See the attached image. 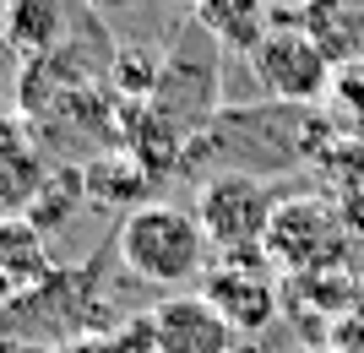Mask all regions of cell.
I'll return each mask as SVG.
<instances>
[{
    "mask_svg": "<svg viewBox=\"0 0 364 353\" xmlns=\"http://www.w3.org/2000/svg\"><path fill=\"white\" fill-rule=\"evenodd\" d=\"M65 33V0H0V44L22 60H49Z\"/></svg>",
    "mask_w": 364,
    "mask_h": 353,
    "instance_id": "52a82bcc",
    "label": "cell"
},
{
    "mask_svg": "<svg viewBox=\"0 0 364 353\" xmlns=\"http://www.w3.org/2000/svg\"><path fill=\"white\" fill-rule=\"evenodd\" d=\"M0 120H6V114H0Z\"/></svg>",
    "mask_w": 364,
    "mask_h": 353,
    "instance_id": "603a6c76",
    "label": "cell"
},
{
    "mask_svg": "<svg viewBox=\"0 0 364 353\" xmlns=\"http://www.w3.org/2000/svg\"><path fill=\"white\" fill-rule=\"evenodd\" d=\"M299 28L321 44L332 65H359L364 60V0H304Z\"/></svg>",
    "mask_w": 364,
    "mask_h": 353,
    "instance_id": "ba28073f",
    "label": "cell"
},
{
    "mask_svg": "<svg viewBox=\"0 0 364 353\" xmlns=\"http://www.w3.org/2000/svg\"><path fill=\"white\" fill-rule=\"evenodd\" d=\"M0 217H6V207H0Z\"/></svg>",
    "mask_w": 364,
    "mask_h": 353,
    "instance_id": "7402d4cb",
    "label": "cell"
},
{
    "mask_svg": "<svg viewBox=\"0 0 364 353\" xmlns=\"http://www.w3.org/2000/svg\"><path fill=\"white\" fill-rule=\"evenodd\" d=\"M120 261L136 277L158 283V288H185L191 277H201L207 266V234H201L191 207L174 201H141L120 217Z\"/></svg>",
    "mask_w": 364,
    "mask_h": 353,
    "instance_id": "6da1fadb",
    "label": "cell"
},
{
    "mask_svg": "<svg viewBox=\"0 0 364 353\" xmlns=\"http://www.w3.org/2000/svg\"><path fill=\"white\" fill-rule=\"evenodd\" d=\"M120 141H125V153L136 158L141 169H147V180H164L174 163L185 158V141H180V125L164 120L152 104L131 109V120L120 125Z\"/></svg>",
    "mask_w": 364,
    "mask_h": 353,
    "instance_id": "30bf717a",
    "label": "cell"
},
{
    "mask_svg": "<svg viewBox=\"0 0 364 353\" xmlns=\"http://www.w3.org/2000/svg\"><path fill=\"white\" fill-rule=\"evenodd\" d=\"M245 60H250V77L283 104H310L337 82V65L321 55V44L304 28H272Z\"/></svg>",
    "mask_w": 364,
    "mask_h": 353,
    "instance_id": "3957f363",
    "label": "cell"
},
{
    "mask_svg": "<svg viewBox=\"0 0 364 353\" xmlns=\"http://www.w3.org/2000/svg\"><path fill=\"white\" fill-rule=\"evenodd\" d=\"M196 223L207 234V245L223 250V256H240V250H261L267 245V229L277 217L272 185L250 169H223L213 180H201L196 190Z\"/></svg>",
    "mask_w": 364,
    "mask_h": 353,
    "instance_id": "7a4b0ae2",
    "label": "cell"
},
{
    "mask_svg": "<svg viewBox=\"0 0 364 353\" xmlns=\"http://www.w3.org/2000/svg\"><path fill=\"white\" fill-rule=\"evenodd\" d=\"M87 11H98V16H120V11H131L136 0H82Z\"/></svg>",
    "mask_w": 364,
    "mask_h": 353,
    "instance_id": "e0dca14e",
    "label": "cell"
},
{
    "mask_svg": "<svg viewBox=\"0 0 364 353\" xmlns=\"http://www.w3.org/2000/svg\"><path fill=\"white\" fill-rule=\"evenodd\" d=\"M60 353H114V342L109 337H76V342H65Z\"/></svg>",
    "mask_w": 364,
    "mask_h": 353,
    "instance_id": "2e32d148",
    "label": "cell"
},
{
    "mask_svg": "<svg viewBox=\"0 0 364 353\" xmlns=\"http://www.w3.org/2000/svg\"><path fill=\"white\" fill-rule=\"evenodd\" d=\"M44 158L33 147L22 120H0V207H22L28 212L38 190H44Z\"/></svg>",
    "mask_w": 364,
    "mask_h": 353,
    "instance_id": "9c48e42d",
    "label": "cell"
},
{
    "mask_svg": "<svg viewBox=\"0 0 364 353\" xmlns=\"http://www.w3.org/2000/svg\"><path fill=\"white\" fill-rule=\"evenodd\" d=\"M240 353H256V348H250V342H240Z\"/></svg>",
    "mask_w": 364,
    "mask_h": 353,
    "instance_id": "d6986e66",
    "label": "cell"
},
{
    "mask_svg": "<svg viewBox=\"0 0 364 353\" xmlns=\"http://www.w3.org/2000/svg\"><path fill=\"white\" fill-rule=\"evenodd\" d=\"M174 6H196V0H174Z\"/></svg>",
    "mask_w": 364,
    "mask_h": 353,
    "instance_id": "ffe728a7",
    "label": "cell"
},
{
    "mask_svg": "<svg viewBox=\"0 0 364 353\" xmlns=\"http://www.w3.org/2000/svg\"><path fill=\"white\" fill-rule=\"evenodd\" d=\"M267 250H240V256H223V266L218 272H207V283H201V299L223 315L240 337H256V332H267L277 315V293L272 283H267Z\"/></svg>",
    "mask_w": 364,
    "mask_h": 353,
    "instance_id": "277c9868",
    "label": "cell"
},
{
    "mask_svg": "<svg viewBox=\"0 0 364 353\" xmlns=\"http://www.w3.org/2000/svg\"><path fill=\"white\" fill-rule=\"evenodd\" d=\"M109 77H114V92H125L131 104H152L158 82H164V60L152 49H120L114 65H109Z\"/></svg>",
    "mask_w": 364,
    "mask_h": 353,
    "instance_id": "9a60e30c",
    "label": "cell"
},
{
    "mask_svg": "<svg viewBox=\"0 0 364 353\" xmlns=\"http://www.w3.org/2000/svg\"><path fill=\"white\" fill-rule=\"evenodd\" d=\"M0 272L11 277L16 288H38L49 283V234L22 212L0 217Z\"/></svg>",
    "mask_w": 364,
    "mask_h": 353,
    "instance_id": "8fae6325",
    "label": "cell"
},
{
    "mask_svg": "<svg viewBox=\"0 0 364 353\" xmlns=\"http://www.w3.org/2000/svg\"><path fill=\"white\" fill-rule=\"evenodd\" d=\"M82 201H87L82 169H55V174L44 180V190H38V201H33L22 217H33V223L49 234V229H65V223H71V212L82 207Z\"/></svg>",
    "mask_w": 364,
    "mask_h": 353,
    "instance_id": "5bb4252c",
    "label": "cell"
},
{
    "mask_svg": "<svg viewBox=\"0 0 364 353\" xmlns=\"http://www.w3.org/2000/svg\"><path fill=\"white\" fill-rule=\"evenodd\" d=\"M152 342L158 353H240V332L201 293H168L152 305Z\"/></svg>",
    "mask_w": 364,
    "mask_h": 353,
    "instance_id": "5b68a950",
    "label": "cell"
},
{
    "mask_svg": "<svg viewBox=\"0 0 364 353\" xmlns=\"http://www.w3.org/2000/svg\"><path fill=\"white\" fill-rule=\"evenodd\" d=\"M16 293H22V288H16V283H11V277H6V272H0V310H11V305H16Z\"/></svg>",
    "mask_w": 364,
    "mask_h": 353,
    "instance_id": "ac0fdd59",
    "label": "cell"
},
{
    "mask_svg": "<svg viewBox=\"0 0 364 353\" xmlns=\"http://www.w3.org/2000/svg\"><path fill=\"white\" fill-rule=\"evenodd\" d=\"M337 245V229H332V212L321 207V201H277V217L272 229H267V256L294 272H310L332 256Z\"/></svg>",
    "mask_w": 364,
    "mask_h": 353,
    "instance_id": "8992f818",
    "label": "cell"
},
{
    "mask_svg": "<svg viewBox=\"0 0 364 353\" xmlns=\"http://www.w3.org/2000/svg\"><path fill=\"white\" fill-rule=\"evenodd\" d=\"M82 185H87V201L98 207H141V190H147V169H141L131 153H104L82 169Z\"/></svg>",
    "mask_w": 364,
    "mask_h": 353,
    "instance_id": "4fadbf2b",
    "label": "cell"
},
{
    "mask_svg": "<svg viewBox=\"0 0 364 353\" xmlns=\"http://www.w3.org/2000/svg\"><path fill=\"white\" fill-rule=\"evenodd\" d=\"M196 22L207 28V38H218L223 49H250L267 38V0H196Z\"/></svg>",
    "mask_w": 364,
    "mask_h": 353,
    "instance_id": "7c38bea8",
    "label": "cell"
},
{
    "mask_svg": "<svg viewBox=\"0 0 364 353\" xmlns=\"http://www.w3.org/2000/svg\"><path fill=\"white\" fill-rule=\"evenodd\" d=\"M294 353H316V348H294Z\"/></svg>",
    "mask_w": 364,
    "mask_h": 353,
    "instance_id": "44dd1931",
    "label": "cell"
}]
</instances>
